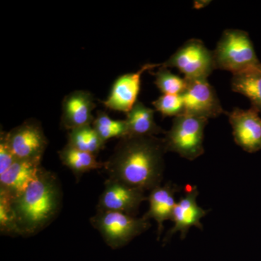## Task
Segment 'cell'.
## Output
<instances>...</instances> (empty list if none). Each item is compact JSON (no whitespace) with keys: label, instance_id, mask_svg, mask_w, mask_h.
<instances>
[{"label":"cell","instance_id":"3957f363","mask_svg":"<svg viewBox=\"0 0 261 261\" xmlns=\"http://www.w3.org/2000/svg\"><path fill=\"white\" fill-rule=\"evenodd\" d=\"M216 69L241 73L260 66L248 34L239 29H227L223 32L214 51Z\"/></svg>","mask_w":261,"mask_h":261},{"label":"cell","instance_id":"44dd1931","mask_svg":"<svg viewBox=\"0 0 261 261\" xmlns=\"http://www.w3.org/2000/svg\"><path fill=\"white\" fill-rule=\"evenodd\" d=\"M154 83L163 94H180L186 91L187 81L173 74L167 68L161 66L155 73Z\"/></svg>","mask_w":261,"mask_h":261},{"label":"cell","instance_id":"ffe728a7","mask_svg":"<svg viewBox=\"0 0 261 261\" xmlns=\"http://www.w3.org/2000/svg\"><path fill=\"white\" fill-rule=\"evenodd\" d=\"M92 126L106 143L111 139L121 140L128 136L126 120L113 119L104 111H97Z\"/></svg>","mask_w":261,"mask_h":261},{"label":"cell","instance_id":"ac0fdd59","mask_svg":"<svg viewBox=\"0 0 261 261\" xmlns=\"http://www.w3.org/2000/svg\"><path fill=\"white\" fill-rule=\"evenodd\" d=\"M62 163L71 171L79 181L84 173L104 168V163L99 162L96 155L70 147L68 144L58 152Z\"/></svg>","mask_w":261,"mask_h":261},{"label":"cell","instance_id":"5bb4252c","mask_svg":"<svg viewBox=\"0 0 261 261\" xmlns=\"http://www.w3.org/2000/svg\"><path fill=\"white\" fill-rule=\"evenodd\" d=\"M42 161L16 160L4 173L0 175V190L15 199L27 190L42 169Z\"/></svg>","mask_w":261,"mask_h":261},{"label":"cell","instance_id":"8fae6325","mask_svg":"<svg viewBox=\"0 0 261 261\" xmlns=\"http://www.w3.org/2000/svg\"><path fill=\"white\" fill-rule=\"evenodd\" d=\"M259 113L253 107L247 110L236 108L227 113L235 143L250 153L261 150V118Z\"/></svg>","mask_w":261,"mask_h":261},{"label":"cell","instance_id":"e0dca14e","mask_svg":"<svg viewBox=\"0 0 261 261\" xmlns=\"http://www.w3.org/2000/svg\"><path fill=\"white\" fill-rule=\"evenodd\" d=\"M231 87L233 92L248 98L252 107L261 113V65L233 74Z\"/></svg>","mask_w":261,"mask_h":261},{"label":"cell","instance_id":"277c9868","mask_svg":"<svg viewBox=\"0 0 261 261\" xmlns=\"http://www.w3.org/2000/svg\"><path fill=\"white\" fill-rule=\"evenodd\" d=\"M208 120L190 115L175 117L163 138L167 152L194 161L204 153V132Z\"/></svg>","mask_w":261,"mask_h":261},{"label":"cell","instance_id":"52a82bcc","mask_svg":"<svg viewBox=\"0 0 261 261\" xmlns=\"http://www.w3.org/2000/svg\"><path fill=\"white\" fill-rule=\"evenodd\" d=\"M7 139L15 159L21 161H42L48 145L42 124L34 118L7 132Z\"/></svg>","mask_w":261,"mask_h":261},{"label":"cell","instance_id":"9c48e42d","mask_svg":"<svg viewBox=\"0 0 261 261\" xmlns=\"http://www.w3.org/2000/svg\"><path fill=\"white\" fill-rule=\"evenodd\" d=\"M186 80L187 89L181 94L185 102L184 114L208 120L226 113L207 79Z\"/></svg>","mask_w":261,"mask_h":261},{"label":"cell","instance_id":"9a60e30c","mask_svg":"<svg viewBox=\"0 0 261 261\" xmlns=\"http://www.w3.org/2000/svg\"><path fill=\"white\" fill-rule=\"evenodd\" d=\"M179 192V187L171 182L160 185L149 191L147 197L149 209L143 217L147 220L153 219L158 224V240L163 231V224L171 220L176 202L175 195Z\"/></svg>","mask_w":261,"mask_h":261},{"label":"cell","instance_id":"d4e9b609","mask_svg":"<svg viewBox=\"0 0 261 261\" xmlns=\"http://www.w3.org/2000/svg\"><path fill=\"white\" fill-rule=\"evenodd\" d=\"M211 3V1H208V0H197V1L194 2L193 8L197 10L202 9L207 7Z\"/></svg>","mask_w":261,"mask_h":261},{"label":"cell","instance_id":"7402d4cb","mask_svg":"<svg viewBox=\"0 0 261 261\" xmlns=\"http://www.w3.org/2000/svg\"><path fill=\"white\" fill-rule=\"evenodd\" d=\"M14 200L8 192L0 190V231L10 236L18 235L16 216L13 208Z\"/></svg>","mask_w":261,"mask_h":261},{"label":"cell","instance_id":"ba28073f","mask_svg":"<svg viewBox=\"0 0 261 261\" xmlns=\"http://www.w3.org/2000/svg\"><path fill=\"white\" fill-rule=\"evenodd\" d=\"M147 200L145 191L108 178L96 207L97 212L112 211L136 216L141 204Z\"/></svg>","mask_w":261,"mask_h":261},{"label":"cell","instance_id":"7c38bea8","mask_svg":"<svg viewBox=\"0 0 261 261\" xmlns=\"http://www.w3.org/2000/svg\"><path fill=\"white\" fill-rule=\"evenodd\" d=\"M198 195L197 187L188 186L185 196L176 202L171 220L173 222V226L165 236L164 245L177 232L181 233V240H184L192 226L202 229L201 219L207 214V211L204 210L197 204Z\"/></svg>","mask_w":261,"mask_h":261},{"label":"cell","instance_id":"4fadbf2b","mask_svg":"<svg viewBox=\"0 0 261 261\" xmlns=\"http://www.w3.org/2000/svg\"><path fill=\"white\" fill-rule=\"evenodd\" d=\"M96 108L95 98L89 91L75 90L67 94L62 102L61 127L70 130L92 126Z\"/></svg>","mask_w":261,"mask_h":261},{"label":"cell","instance_id":"5b68a950","mask_svg":"<svg viewBox=\"0 0 261 261\" xmlns=\"http://www.w3.org/2000/svg\"><path fill=\"white\" fill-rule=\"evenodd\" d=\"M90 223L100 233L105 243L113 250L126 246L150 227L149 220L119 212H97Z\"/></svg>","mask_w":261,"mask_h":261},{"label":"cell","instance_id":"8992f818","mask_svg":"<svg viewBox=\"0 0 261 261\" xmlns=\"http://www.w3.org/2000/svg\"><path fill=\"white\" fill-rule=\"evenodd\" d=\"M161 66L176 68L186 80L207 79L216 69L214 51L207 49L200 39H189Z\"/></svg>","mask_w":261,"mask_h":261},{"label":"cell","instance_id":"603a6c76","mask_svg":"<svg viewBox=\"0 0 261 261\" xmlns=\"http://www.w3.org/2000/svg\"><path fill=\"white\" fill-rule=\"evenodd\" d=\"M156 111L164 117H177L185 113V102L180 94H163L152 102Z\"/></svg>","mask_w":261,"mask_h":261},{"label":"cell","instance_id":"6da1fadb","mask_svg":"<svg viewBox=\"0 0 261 261\" xmlns=\"http://www.w3.org/2000/svg\"><path fill=\"white\" fill-rule=\"evenodd\" d=\"M166 152L163 138L127 136L119 140L111 157L104 162V169L108 178L151 191L162 183Z\"/></svg>","mask_w":261,"mask_h":261},{"label":"cell","instance_id":"cb8c5ba5","mask_svg":"<svg viewBox=\"0 0 261 261\" xmlns=\"http://www.w3.org/2000/svg\"><path fill=\"white\" fill-rule=\"evenodd\" d=\"M16 161L7 139V132L0 134V175L4 173Z\"/></svg>","mask_w":261,"mask_h":261},{"label":"cell","instance_id":"7a4b0ae2","mask_svg":"<svg viewBox=\"0 0 261 261\" xmlns=\"http://www.w3.org/2000/svg\"><path fill=\"white\" fill-rule=\"evenodd\" d=\"M62 202L58 176L42 168L27 190L13 201L19 236H34L49 226L59 214Z\"/></svg>","mask_w":261,"mask_h":261},{"label":"cell","instance_id":"2e32d148","mask_svg":"<svg viewBox=\"0 0 261 261\" xmlns=\"http://www.w3.org/2000/svg\"><path fill=\"white\" fill-rule=\"evenodd\" d=\"M154 113L153 109L137 101L126 113L125 120L128 126V136H157L166 133L154 121Z\"/></svg>","mask_w":261,"mask_h":261},{"label":"cell","instance_id":"d6986e66","mask_svg":"<svg viewBox=\"0 0 261 261\" xmlns=\"http://www.w3.org/2000/svg\"><path fill=\"white\" fill-rule=\"evenodd\" d=\"M67 144L73 148L94 155L106 147V142H103L92 126L80 127L68 132Z\"/></svg>","mask_w":261,"mask_h":261},{"label":"cell","instance_id":"30bf717a","mask_svg":"<svg viewBox=\"0 0 261 261\" xmlns=\"http://www.w3.org/2000/svg\"><path fill=\"white\" fill-rule=\"evenodd\" d=\"M161 65V63H147L137 71L120 75L113 82L108 97L102 102L105 107L126 114L129 112L137 102L142 75Z\"/></svg>","mask_w":261,"mask_h":261}]
</instances>
